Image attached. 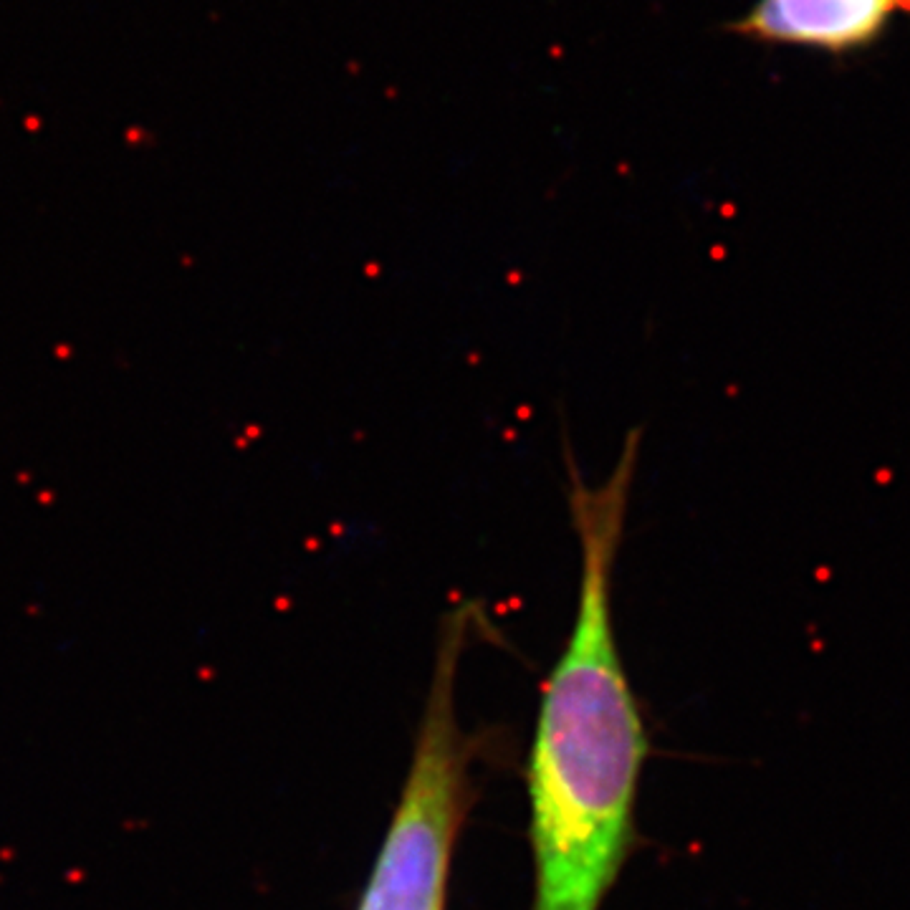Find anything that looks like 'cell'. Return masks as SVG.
Returning a JSON list of instances; mask_svg holds the SVG:
<instances>
[{"label": "cell", "mask_w": 910, "mask_h": 910, "mask_svg": "<svg viewBox=\"0 0 910 910\" xmlns=\"http://www.w3.org/2000/svg\"><path fill=\"white\" fill-rule=\"evenodd\" d=\"M637 463L635 428L602 481L569 465L579 589L569 640L541 691L526 769L531 910H600L633 844L647 739L614 635L612 592Z\"/></svg>", "instance_id": "cell-1"}, {"label": "cell", "mask_w": 910, "mask_h": 910, "mask_svg": "<svg viewBox=\"0 0 910 910\" xmlns=\"http://www.w3.org/2000/svg\"><path fill=\"white\" fill-rule=\"evenodd\" d=\"M908 15L910 0H758L733 34L842 59L872 48Z\"/></svg>", "instance_id": "cell-3"}, {"label": "cell", "mask_w": 910, "mask_h": 910, "mask_svg": "<svg viewBox=\"0 0 910 910\" xmlns=\"http://www.w3.org/2000/svg\"><path fill=\"white\" fill-rule=\"evenodd\" d=\"M475 607L448 614L405 789L359 910H442L455 835L465 817L468 746L455 716V667Z\"/></svg>", "instance_id": "cell-2"}]
</instances>
